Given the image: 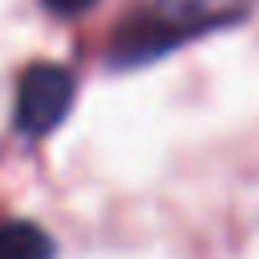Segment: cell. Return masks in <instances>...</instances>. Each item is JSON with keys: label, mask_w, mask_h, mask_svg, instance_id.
<instances>
[{"label": "cell", "mask_w": 259, "mask_h": 259, "mask_svg": "<svg viewBox=\"0 0 259 259\" xmlns=\"http://www.w3.org/2000/svg\"><path fill=\"white\" fill-rule=\"evenodd\" d=\"M251 8V0H154L113 36L117 65H142L158 53H170L186 36L231 24Z\"/></svg>", "instance_id": "1"}, {"label": "cell", "mask_w": 259, "mask_h": 259, "mask_svg": "<svg viewBox=\"0 0 259 259\" xmlns=\"http://www.w3.org/2000/svg\"><path fill=\"white\" fill-rule=\"evenodd\" d=\"M73 73L53 65V61H36L24 77H20V93H16V125L32 138L53 134L69 105H73Z\"/></svg>", "instance_id": "2"}, {"label": "cell", "mask_w": 259, "mask_h": 259, "mask_svg": "<svg viewBox=\"0 0 259 259\" xmlns=\"http://www.w3.org/2000/svg\"><path fill=\"white\" fill-rule=\"evenodd\" d=\"M53 255L57 247L45 227L24 223V219H12L0 227V259H53Z\"/></svg>", "instance_id": "3"}, {"label": "cell", "mask_w": 259, "mask_h": 259, "mask_svg": "<svg viewBox=\"0 0 259 259\" xmlns=\"http://www.w3.org/2000/svg\"><path fill=\"white\" fill-rule=\"evenodd\" d=\"M97 0H45V8H53L57 16H85Z\"/></svg>", "instance_id": "4"}]
</instances>
